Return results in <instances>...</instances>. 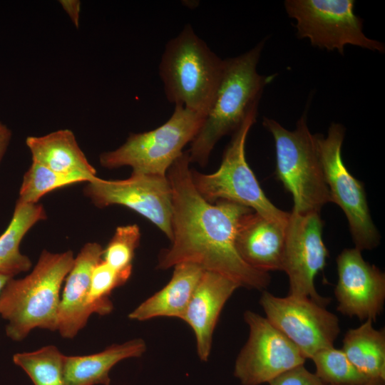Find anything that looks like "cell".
<instances>
[{
  "label": "cell",
  "instance_id": "1",
  "mask_svg": "<svg viewBox=\"0 0 385 385\" xmlns=\"http://www.w3.org/2000/svg\"><path fill=\"white\" fill-rule=\"evenodd\" d=\"M190 163L188 152H183L167 172L173 193V238L170 246L160 252L158 268L189 262L240 287L265 289L270 283L269 273L246 264L235 247L239 223L253 210L226 200L206 201L193 185Z\"/></svg>",
  "mask_w": 385,
  "mask_h": 385
},
{
  "label": "cell",
  "instance_id": "2",
  "mask_svg": "<svg viewBox=\"0 0 385 385\" xmlns=\"http://www.w3.org/2000/svg\"><path fill=\"white\" fill-rule=\"evenodd\" d=\"M264 41L238 56L224 59L222 74L212 104L188 150L190 163L205 166L216 143L232 134L250 111L258 107L265 87L274 75L262 76L257 64Z\"/></svg>",
  "mask_w": 385,
  "mask_h": 385
},
{
  "label": "cell",
  "instance_id": "3",
  "mask_svg": "<svg viewBox=\"0 0 385 385\" xmlns=\"http://www.w3.org/2000/svg\"><path fill=\"white\" fill-rule=\"evenodd\" d=\"M74 259L71 250H44L31 273L8 281L0 294V316L8 322V337L20 342L35 328L57 330L60 291Z\"/></svg>",
  "mask_w": 385,
  "mask_h": 385
},
{
  "label": "cell",
  "instance_id": "4",
  "mask_svg": "<svg viewBox=\"0 0 385 385\" xmlns=\"http://www.w3.org/2000/svg\"><path fill=\"white\" fill-rule=\"evenodd\" d=\"M224 63L192 26L186 25L167 43L159 64L168 100L205 117L212 104Z\"/></svg>",
  "mask_w": 385,
  "mask_h": 385
},
{
  "label": "cell",
  "instance_id": "5",
  "mask_svg": "<svg viewBox=\"0 0 385 385\" xmlns=\"http://www.w3.org/2000/svg\"><path fill=\"white\" fill-rule=\"evenodd\" d=\"M262 125L273 137L275 174L292 196V212H320L331 200L319 159L316 134L309 129L306 113L297 120L293 130L266 117Z\"/></svg>",
  "mask_w": 385,
  "mask_h": 385
},
{
  "label": "cell",
  "instance_id": "6",
  "mask_svg": "<svg viewBox=\"0 0 385 385\" xmlns=\"http://www.w3.org/2000/svg\"><path fill=\"white\" fill-rule=\"evenodd\" d=\"M257 116L255 107L232 133L217 171L203 174L191 169V179L197 191L208 202L229 200L249 207L267 220L287 225L289 212L279 209L267 198L246 160V140Z\"/></svg>",
  "mask_w": 385,
  "mask_h": 385
},
{
  "label": "cell",
  "instance_id": "7",
  "mask_svg": "<svg viewBox=\"0 0 385 385\" xmlns=\"http://www.w3.org/2000/svg\"><path fill=\"white\" fill-rule=\"evenodd\" d=\"M205 117L182 106H175L171 117L160 126L132 133L117 149L101 154V165L108 169L129 166L133 173L166 176L172 164L191 143Z\"/></svg>",
  "mask_w": 385,
  "mask_h": 385
},
{
  "label": "cell",
  "instance_id": "8",
  "mask_svg": "<svg viewBox=\"0 0 385 385\" xmlns=\"http://www.w3.org/2000/svg\"><path fill=\"white\" fill-rule=\"evenodd\" d=\"M345 129L332 123L326 137L316 134L317 148L331 202L345 214L355 247L371 250L380 242V235L369 212L364 184L345 166L342 147Z\"/></svg>",
  "mask_w": 385,
  "mask_h": 385
},
{
  "label": "cell",
  "instance_id": "9",
  "mask_svg": "<svg viewBox=\"0 0 385 385\" xmlns=\"http://www.w3.org/2000/svg\"><path fill=\"white\" fill-rule=\"evenodd\" d=\"M353 0H287L288 16L296 21L299 38L311 44L344 54V47L352 45L384 52V45L368 38L363 32L362 20L354 13Z\"/></svg>",
  "mask_w": 385,
  "mask_h": 385
},
{
  "label": "cell",
  "instance_id": "10",
  "mask_svg": "<svg viewBox=\"0 0 385 385\" xmlns=\"http://www.w3.org/2000/svg\"><path fill=\"white\" fill-rule=\"evenodd\" d=\"M83 191L95 206H124L153 223L172 240L173 193L167 175L132 172L124 180L97 177L87 183Z\"/></svg>",
  "mask_w": 385,
  "mask_h": 385
},
{
  "label": "cell",
  "instance_id": "11",
  "mask_svg": "<svg viewBox=\"0 0 385 385\" xmlns=\"http://www.w3.org/2000/svg\"><path fill=\"white\" fill-rule=\"evenodd\" d=\"M260 304L267 320L309 359L318 351L334 346L339 332L337 315L310 298L289 294L279 297L263 291Z\"/></svg>",
  "mask_w": 385,
  "mask_h": 385
},
{
  "label": "cell",
  "instance_id": "12",
  "mask_svg": "<svg viewBox=\"0 0 385 385\" xmlns=\"http://www.w3.org/2000/svg\"><path fill=\"white\" fill-rule=\"evenodd\" d=\"M244 319L249 327V337L234 368V375L242 385L269 383L304 364L306 359L297 346L266 317L246 311Z\"/></svg>",
  "mask_w": 385,
  "mask_h": 385
},
{
  "label": "cell",
  "instance_id": "13",
  "mask_svg": "<svg viewBox=\"0 0 385 385\" xmlns=\"http://www.w3.org/2000/svg\"><path fill=\"white\" fill-rule=\"evenodd\" d=\"M322 228L319 212H289L282 271L289 278V294L308 297L326 307L330 298L319 294L314 286L315 277L324 268L329 256Z\"/></svg>",
  "mask_w": 385,
  "mask_h": 385
},
{
  "label": "cell",
  "instance_id": "14",
  "mask_svg": "<svg viewBox=\"0 0 385 385\" xmlns=\"http://www.w3.org/2000/svg\"><path fill=\"white\" fill-rule=\"evenodd\" d=\"M361 252L356 247L346 248L337 257V310L361 321L375 322L384 308L385 274L365 261Z\"/></svg>",
  "mask_w": 385,
  "mask_h": 385
},
{
  "label": "cell",
  "instance_id": "15",
  "mask_svg": "<svg viewBox=\"0 0 385 385\" xmlns=\"http://www.w3.org/2000/svg\"><path fill=\"white\" fill-rule=\"evenodd\" d=\"M103 252L102 246L97 242L85 244L66 277L57 322V330L64 338H73L95 313L88 299L90 282L94 267L102 260Z\"/></svg>",
  "mask_w": 385,
  "mask_h": 385
},
{
  "label": "cell",
  "instance_id": "16",
  "mask_svg": "<svg viewBox=\"0 0 385 385\" xmlns=\"http://www.w3.org/2000/svg\"><path fill=\"white\" fill-rule=\"evenodd\" d=\"M238 287L235 282L219 273L203 271L182 317L195 333L200 360L208 359L219 315Z\"/></svg>",
  "mask_w": 385,
  "mask_h": 385
},
{
  "label": "cell",
  "instance_id": "17",
  "mask_svg": "<svg viewBox=\"0 0 385 385\" xmlns=\"http://www.w3.org/2000/svg\"><path fill=\"white\" fill-rule=\"evenodd\" d=\"M286 226L254 211L245 214L235 236V247L240 257L258 271H282Z\"/></svg>",
  "mask_w": 385,
  "mask_h": 385
},
{
  "label": "cell",
  "instance_id": "18",
  "mask_svg": "<svg viewBox=\"0 0 385 385\" xmlns=\"http://www.w3.org/2000/svg\"><path fill=\"white\" fill-rule=\"evenodd\" d=\"M203 271L192 263L175 265L169 282L132 311L128 314L129 319L144 321L157 317H170L182 319Z\"/></svg>",
  "mask_w": 385,
  "mask_h": 385
},
{
  "label": "cell",
  "instance_id": "19",
  "mask_svg": "<svg viewBox=\"0 0 385 385\" xmlns=\"http://www.w3.org/2000/svg\"><path fill=\"white\" fill-rule=\"evenodd\" d=\"M146 350L141 339L120 344H113L105 350L89 355L66 356L64 381L66 385H110L109 372L119 361L139 357Z\"/></svg>",
  "mask_w": 385,
  "mask_h": 385
},
{
  "label": "cell",
  "instance_id": "20",
  "mask_svg": "<svg viewBox=\"0 0 385 385\" xmlns=\"http://www.w3.org/2000/svg\"><path fill=\"white\" fill-rule=\"evenodd\" d=\"M26 144L33 163L58 173H83L96 176L95 168L89 163L69 129L58 130L42 136H29Z\"/></svg>",
  "mask_w": 385,
  "mask_h": 385
},
{
  "label": "cell",
  "instance_id": "21",
  "mask_svg": "<svg viewBox=\"0 0 385 385\" xmlns=\"http://www.w3.org/2000/svg\"><path fill=\"white\" fill-rule=\"evenodd\" d=\"M47 218L41 204L16 202L12 218L0 235V272L11 277L30 270V259L20 252L21 240L37 222Z\"/></svg>",
  "mask_w": 385,
  "mask_h": 385
},
{
  "label": "cell",
  "instance_id": "22",
  "mask_svg": "<svg viewBox=\"0 0 385 385\" xmlns=\"http://www.w3.org/2000/svg\"><path fill=\"white\" fill-rule=\"evenodd\" d=\"M372 322L366 319L359 327L349 329L342 350L366 376L385 381V330L376 329Z\"/></svg>",
  "mask_w": 385,
  "mask_h": 385
},
{
  "label": "cell",
  "instance_id": "23",
  "mask_svg": "<svg viewBox=\"0 0 385 385\" xmlns=\"http://www.w3.org/2000/svg\"><path fill=\"white\" fill-rule=\"evenodd\" d=\"M96 178L83 173H58L32 162L23 177L16 202L36 204L53 190L78 183H89Z\"/></svg>",
  "mask_w": 385,
  "mask_h": 385
},
{
  "label": "cell",
  "instance_id": "24",
  "mask_svg": "<svg viewBox=\"0 0 385 385\" xmlns=\"http://www.w3.org/2000/svg\"><path fill=\"white\" fill-rule=\"evenodd\" d=\"M65 356L56 346L48 345L31 352L16 353L13 361L28 374L34 385H66Z\"/></svg>",
  "mask_w": 385,
  "mask_h": 385
},
{
  "label": "cell",
  "instance_id": "25",
  "mask_svg": "<svg viewBox=\"0 0 385 385\" xmlns=\"http://www.w3.org/2000/svg\"><path fill=\"white\" fill-rule=\"evenodd\" d=\"M311 359L316 366L315 374L326 385H361L371 380L351 364L342 349H321Z\"/></svg>",
  "mask_w": 385,
  "mask_h": 385
},
{
  "label": "cell",
  "instance_id": "26",
  "mask_svg": "<svg viewBox=\"0 0 385 385\" xmlns=\"http://www.w3.org/2000/svg\"><path fill=\"white\" fill-rule=\"evenodd\" d=\"M141 233L135 225L118 226L103 249L102 260L129 279L135 250L140 244Z\"/></svg>",
  "mask_w": 385,
  "mask_h": 385
},
{
  "label": "cell",
  "instance_id": "27",
  "mask_svg": "<svg viewBox=\"0 0 385 385\" xmlns=\"http://www.w3.org/2000/svg\"><path fill=\"white\" fill-rule=\"evenodd\" d=\"M128 279L103 260L96 265L91 273L88 297L95 313L105 315L111 312L113 305L109 295Z\"/></svg>",
  "mask_w": 385,
  "mask_h": 385
},
{
  "label": "cell",
  "instance_id": "28",
  "mask_svg": "<svg viewBox=\"0 0 385 385\" xmlns=\"http://www.w3.org/2000/svg\"><path fill=\"white\" fill-rule=\"evenodd\" d=\"M270 385H326L303 365L294 367L269 382Z\"/></svg>",
  "mask_w": 385,
  "mask_h": 385
},
{
  "label": "cell",
  "instance_id": "29",
  "mask_svg": "<svg viewBox=\"0 0 385 385\" xmlns=\"http://www.w3.org/2000/svg\"><path fill=\"white\" fill-rule=\"evenodd\" d=\"M63 9L69 16L73 24L78 27L79 21L80 1L77 0H61L60 1Z\"/></svg>",
  "mask_w": 385,
  "mask_h": 385
},
{
  "label": "cell",
  "instance_id": "30",
  "mask_svg": "<svg viewBox=\"0 0 385 385\" xmlns=\"http://www.w3.org/2000/svg\"><path fill=\"white\" fill-rule=\"evenodd\" d=\"M11 138V130L0 121V163L8 148Z\"/></svg>",
  "mask_w": 385,
  "mask_h": 385
},
{
  "label": "cell",
  "instance_id": "31",
  "mask_svg": "<svg viewBox=\"0 0 385 385\" xmlns=\"http://www.w3.org/2000/svg\"><path fill=\"white\" fill-rule=\"evenodd\" d=\"M14 277L0 272V294L8 282V281Z\"/></svg>",
  "mask_w": 385,
  "mask_h": 385
},
{
  "label": "cell",
  "instance_id": "32",
  "mask_svg": "<svg viewBox=\"0 0 385 385\" xmlns=\"http://www.w3.org/2000/svg\"><path fill=\"white\" fill-rule=\"evenodd\" d=\"M385 381L380 379H371L366 384L361 385H384Z\"/></svg>",
  "mask_w": 385,
  "mask_h": 385
}]
</instances>
